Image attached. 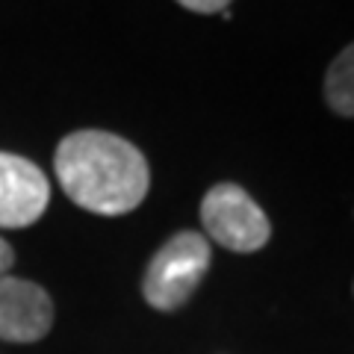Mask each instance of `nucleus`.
<instances>
[{
	"mask_svg": "<svg viewBox=\"0 0 354 354\" xmlns=\"http://www.w3.org/2000/svg\"><path fill=\"white\" fill-rule=\"evenodd\" d=\"M62 192L97 216H124L148 195L151 169L136 145L106 130L68 133L53 157Z\"/></svg>",
	"mask_w": 354,
	"mask_h": 354,
	"instance_id": "1",
	"label": "nucleus"
},
{
	"mask_svg": "<svg viewBox=\"0 0 354 354\" xmlns=\"http://www.w3.org/2000/svg\"><path fill=\"white\" fill-rule=\"evenodd\" d=\"M209 269V242L198 230H180L153 254L142 292L153 310L171 313L183 307Z\"/></svg>",
	"mask_w": 354,
	"mask_h": 354,
	"instance_id": "2",
	"label": "nucleus"
},
{
	"mask_svg": "<svg viewBox=\"0 0 354 354\" xmlns=\"http://www.w3.org/2000/svg\"><path fill=\"white\" fill-rule=\"evenodd\" d=\"M201 225L207 236L227 251H260L272 236V225L257 201L236 183H216L201 201Z\"/></svg>",
	"mask_w": 354,
	"mask_h": 354,
	"instance_id": "3",
	"label": "nucleus"
},
{
	"mask_svg": "<svg viewBox=\"0 0 354 354\" xmlns=\"http://www.w3.org/2000/svg\"><path fill=\"white\" fill-rule=\"evenodd\" d=\"M50 201V183L36 162L0 151V227H27Z\"/></svg>",
	"mask_w": 354,
	"mask_h": 354,
	"instance_id": "4",
	"label": "nucleus"
},
{
	"mask_svg": "<svg viewBox=\"0 0 354 354\" xmlns=\"http://www.w3.org/2000/svg\"><path fill=\"white\" fill-rule=\"evenodd\" d=\"M53 325L50 295L32 281L0 278V339L36 342Z\"/></svg>",
	"mask_w": 354,
	"mask_h": 354,
	"instance_id": "5",
	"label": "nucleus"
},
{
	"mask_svg": "<svg viewBox=\"0 0 354 354\" xmlns=\"http://www.w3.org/2000/svg\"><path fill=\"white\" fill-rule=\"evenodd\" d=\"M325 97L337 115L354 118V41L337 53L325 74Z\"/></svg>",
	"mask_w": 354,
	"mask_h": 354,
	"instance_id": "6",
	"label": "nucleus"
},
{
	"mask_svg": "<svg viewBox=\"0 0 354 354\" xmlns=\"http://www.w3.org/2000/svg\"><path fill=\"white\" fill-rule=\"evenodd\" d=\"M183 9L189 12H201V15H209V12H225L230 0H177Z\"/></svg>",
	"mask_w": 354,
	"mask_h": 354,
	"instance_id": "7",
	"label": "nucleus"
},
{
	"mask_svg": "<svg viewBox=\"0 0 354 354\" xmlns=\"http://www.w3.org/2000/svg\"><path fill=\"white\" fill-rule=\"evenodd\" d=\"M12 263H15V254H12V245L9 242H3L0 239V278L12 269Z\"/></svg>",
	"mask_w": 354,
	"mask_h": 354,
	"instance_id": "8",
	"label": "nucleus"
}]
</instances>
